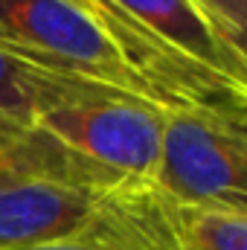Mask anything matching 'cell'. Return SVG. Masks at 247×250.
<instances>
[{
	"label": "cell",
	"instance_id": "1",
	"mask_svg": "<svg viewBox=\"0 0 247 250\" xmlns=\"http://www.w3.org/2000/svg\"><path fill=\"white\" fill-rule=\"evenodd\" d=\"M148 187L172 207L247 212L245 108H166Z\"/></svg>",
	"mask_w": 247,
	"mask_h": 250
},
{
	"label": "cell",
	"instance_id": "2",
	"mask_svg": "<svg viewBox=\"0 0 247 250\" xmlns=\"http://www.w3.org/2000/svg\"><path fill=\"white\" fill-rule=\"evenodd\" d=\"M0 35L82 79L151 102L99 18L73 0H0Z\"/></svg>",
	"mask_w": 247,
	"mask_h": 250
},
{
	"label": "cell",
	"instance_id": "3",
	"mask_svg": "<svg viewBox=\"0 0 247 250\" xmlns=\"http://www.w3.org/2000/svg\"><path fill=\"white\" fill-rule=\"evenodd\" d=\"M163 111L145 99H99L50 111L38 125L117 184L148 187L160 157Z\"/></svg>",
	"mask_w": 247,
	"mask_h": 250
},
{
	"label": "cell",
	"instance_id": "4",
	"mask_svg": "<svg viewBox=\"0 0 247 250\" xmlns=\"http://www.w3.org/2000/svg\"><path fill=\"white\" fill-rule=\"evenodd\" d=\"M117 189L44 181L0 184V250H21L84 227Z\"/></svg>",
	"mask_w": 247,
	"mask_h": 250
},
{
	"label": "cell",
	"instance_id": "5",
	"mask_svg": "<svg viewBox=\"0 0 247 250\" xmlns=\"http://www.w3.org/2000/svg\"><path fill=\"white\" fill-rule=\"evenodd\" d=\"M21 250H178V242L169 204L151 187H123L84 227Z\"/></svg>",
	"mask_w": 247,
	"mask_h": 250
},
{
	"label": "cell",
	"instance_id": "6",
	"mask_svg": "<svg viewBox=\"0 0 247 250\" xmlns=\"http://www.w3.org/2000/svg\"><path fill=\"white\" fill-rule=\"evenodd\" d=\"M99 99H137V96L82 79L56 62H47L0 35V114L41 120L50 111Z\"/></svg>",
	"mask_w": 247,
	"mask_h": 250
},
{
	"label": "cell",
	"instance_id": "7",
	"mask_svg": "<svg viewBox=\"0 0 247 250\" xmlns=\"http://www.w3.org/2000/svg\"><path fill=\"white\" fill-rule=\"evenodd\" d=\"M151 41L247 87V59L236 53L192 0H108Z\"/></svg>",
	"mask_w": 247,
	"mask_h": 250
},
{
	"label": "cell",
	"instance_id": "8",
	"mask_svg": "<svg viewBox=\"0 0 247 250\" xmlns=\"http://www.w3.org/2000/svg\"><path fill=\"white\" fill-rule=\"evenodd\" d=\"M178 250H247V212L221 207H172Z\"/></svg>",
	"mask_w": 247,
	"mask_h": 250
},
{
	"label": "cell",
	"instance_id": "9",
	"mask_svg": "<svg viewBox=\"0 0 247 250\" xmlns=\"http://www.w3.org/2000/svg\"><path fill=\"white\" fill-rule=\"evenodd\" d=\"M209 23L221 32V38L245 56V15H247V0H192Z\"/></svg>",
	"mask_w": 247,
	"mask_h": 250
},
{
	"label": "cell",
	"instance_id": "10",
	"mask_svg": "<svg viewBox=\"0 0 247 250\" xmlns=\"http://www.w3.org/2000/svg\"><path fill=\"white\" fill-rule=\"evenodd\" d=\"M0 184H15V178H12V175L3 169V166H0Z\"/></svg>",
	"mask_w": 247,
	"mask_h": 250
},
{
	"label": "cell",
	"instance_id": "11",
	"mask_svg": "<svg viewBox=\"0 0 247 250\" xmlns=\"http://www.w3.org/2000/svg\"><path fill=\"white\" fill-rule=\"evenodd\" d=\"M73 3H79V6H84V9H87V0H73Z\"/></svg>",
	"mask_w": 247,
	"mask_h": 250
}]
</instances>
